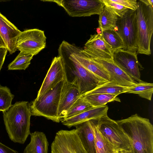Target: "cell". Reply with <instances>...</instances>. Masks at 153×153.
I'll list each match as a JSON object with an SVG mask.
<instances>
[{
	"mask_svg": "<svg viewBox=\"0 0 153 153\" xmlns=\"http://www.w3.org/2000/svg\"><path fill=\"white\" fill-rule=\"evenodd\" d=\"M137 53L149 55L151 53L150 44L153 33V7L141 0L137 1Z\"/></svg>",
	"mask_w": 153,
	"mask_h": 153,
	"instance_id": "4",
	"label": "cell"
},
{
	"mask_svg": "<svg viewBox=\"0 0 153 153\" xmlns=\"http://www.w3.org/2000/svg\"><path fill=\"white\" fill-rule=\"evenodd\" d=\"M83 98L91 105L97 107L106 105L108 102L114 101L120 102L117 96L111 94H84L82 95Z\"/></svg>",
	"mask_w": 153,
	"mask_h": 153,
	"instance_id": "23",
	"label": "cell"
},
{
	"mask_svg": "<svg viewBox=\"0 0 153 153\" xmlns=\"http://www.w3.org/2000/svg\"><path fill=\"white\" fill-rule=\"evenodd\" d=\"M30 140L24 153H48V143L43 132L35 131L30 133Z\"/></svg>",
	"mask_w": 153,
	"mask_h": 153,
	"instance_id": "19",
	"label": "cell"
},
{
	"mask_svg": "<svg viewBox=\"0 0 153 153\" xmlns=\"http://www.w3.org/2000/svg\"><path fill=\"white\" fill-rule=\"evenodd\" d=\"M14 97L9 88L0 84V111L3 112L9 108Z\"/></svg>",
	"mask_w": 153,
	"mask_h": 153,
	"instance_id": "28",
	"label": "cell"
},
{
	"mask_svg": "<svg viewBox=\"0 0 153 153\" xmlns=\"http://www.w3.org/2000/svg\"><path fill=\"white\" fill-rule=\"evenodd\" d=\"M7 48L6 45L4 42L0 35V48Z\"/></svg>",
	"mask_w": 153,
	"mask_h": 153,
	"instance_id": "33",
	"label": "cell"
},
{
	"mask_svg": "<svg viewBox=\"0 0 153 153\" xmlns=\"http://www.w3.org/2000/svg\"><path fill=\"white\" fill-rule=\"evenodd\" d=\"M58 55L64 63L65 70L74 75L82 95L94 89L106 81L84 67L70 55L61 43L58 49Z\"/></svg>",
	"mask_w": 153,
	"mask_h": 153,
	"instance_id": "3",
	"label": "cell"
},
{
	"mask_svg": "<svg viewBox=\"0 0 153 153\" xmlns=\"http://www.w3.org/2000/svg\"><path fill=\"white\" fill-rule=\"evenodd\" d=\"M97 120H91L96 153H114L117 151H120L101 133L97 125Z\"/></svg>",
	"mask_w": 153,
	"mask_h": 153,
	"instance_id": "20",
	"label": "cell"
},
{
	"mask_svg": "<svg viewBox=\"0 0 153 153\" xmlns=\"http://www.w3.org/2000/svg\"><path fill=\"white\" fill-rule=\"evenodd\" d=\"M113 56L114 62L127 75L137 82H143L140 79L139 67L141 66L137 52L119 49L113 53Z\"/></svg>",
	"mask_w": 153,
	"mask_h": 153,
	"instance_id": "11",
	"label": "cell"
},
{
	"mask_svg": "<svg viewBox=\"0 0 153 153\" xmlns=\"http://www.w3.org/2000/svg\"><path fill=\"white\" fill-rule=\"evenodd\" d=\"M153 92V84L144 82H136L130 87L126 93L138 95L140 97L151 100Z\"/></svg>",
	"mask_w": 153,
	"mask_h": 153,
	"instance_id": "25",
	"label": "cell"
},
{
	"mask_svg": "<svg viewBox=\"0 0 153 153\" xmlns=\"http://www.w3.org/2000/svg\"><path fill=\"white\" fill-rule=\"evenodd\" d=\"M101 34L105 41L111 47L113 53L118 49H124L123 40L114 29L105 30L101 32Z\"/></svg>",
	"mask_w": 153,
	"mask_h": 153,
	"instance_id": "24",
	"label": "cell"
},
{
	"mask_svg": "<svg viewBox=\"0 0 153 153\" xmlns=\"http://www.w3.org/2000/svg\"><path fill=\"white\" fill-rule=\"evenodd\" d=\"M129 88V87L121 85L113 82L109 81L102 83L92 91L84 94H100L118 96L122 93H126Z\"/></svg>",
	"mask_w": 153,
	"mask_h": 153,
	"instance_id": "21",
	"label": "cell"
},
{
	"mask_svg": "<svg viewBox=\"0 0 153 153\" xmlns=\"http://www.w3.org/2000/svg\"><path fill=\"white\" fill-rule=\"evenodd\" d=\"M46 39L43 30L36 28L25 30L18 37L17 50L36 55L45 48Z\"/></svg>",
	"mask_w": 153,
	"mask_h": 153,
	"instance_id": "10",
	"label": "cell"
},
{
	"mask_svg": "<svg viewBox=\"0 0 153 153\" xmlns=\"http://www.w3.org/2000/svg\"><path fill=\"white\" fill-rule=\"evenodd\" d=\"M85 53L91 59L104 68L109 75L110 81L121 85L129 87L136 83L115 64L113 60L99 58Z\"/></svg>",
	"mask_w": 153,
	"mask_h": 153,
	"instance_id": "14",
	"label": "cell"
},
{
	"mask_svg": "<svg viewBox=\"0 0 153 153\" xmlns=\"http://www.w3.org/2000/svg\"><path fill=\"white\" fill-rule=\"evenodd\" d=\"M81 95L76 78L74 77L71 82L66 76L64 79L58 110V116L60 121L64 118L68 110Z\"/></svg>",
	"mask_w": 153,
	"mask_h": 153,
	"instance_id": "13",
	"label": "cell"
},
{
	"mask_svg": "<svg viewBox=\"0 0 153 153\" xmlns=\"http://www.w3.org/2000/svg\"><path fill=\"white\" fill-rule=\"evenodd\" d=\"M112 1L133 10H136L138 7L137 1L136 0H112Z\"/></svg>",
	"mask_w": 153,
	"mask_h": 153,
	"instance_id": "30",
	"label": "cell"
},
{
	"mask_svg": "<svg viewBox=\"0 0 153 153\" xmlns=\"http://www.w3.org/2000/svg\"><path fill=\"white\" fill-rule=\"evenodd\" d=\"M134 153V152H132V153Z\"/></svg>",
	"mask_w": 153,
	"mask_h": 153,
	"instance_id": "37",
	"label": "cell"
},
{
	"mask_svg": "<svg viewBox=\"0 0 153 153\" xmlns=\"http://www.w3.org/2000/svg\"><path fill=\"white\" fill-rule=\"evenodd\" d=\"M6 130L13 142L23 144L30 134V104L27 101L16 102L7 111L3 112Z\"/></svg>",
	"mask_w": 153,
	"mask_h": 153,
	"instance_id": "2",
	"label": "cell"
},
{
	"mask_svg": "<svg viewBox=\"0 0 153 153\" xmlns=\"http://www.w3.org/2000/svg\"><path fill=\"white\" fill-rule=\"evenodd\" d=\"M130 139L134 153H153V126L137 114L116 121Z\"/></svg>",
	"mask_w": 153,
	"mask_h": 153,
	"instance_id": "1",
	"label": "cell"
},
{
	"mask_svg": "<svg viewBox=\"0 0 153 153\" xmlns=\"http://www.w3.org/2000/svg\"><path fill=\"white\" fill-rule=\"evenodd\" d=\"M0 153H19L0 142Z\"/></svg>",
	"mask_w": 153,
	"mask_h": 153,
	"instance_id": "32",
	"label": "cell"
},
{
	"mask_svg": "<svg viewBox=\"0 0 153 153\" xmlns=\"http://www.w3.org/2000/svg\"><path fill=\"white\" fill-rule=\"evenodd\" d=\"M94 107L81 95L68 110L63 119L73 117Z\"/></svg>",
	"mask_w": 153,
	"mask_h": 153,
	"instance_id": "27",
	"label": "cell"
},
{
	"mask_svg": "<svg viewBox=\"0 0 153 153\" xmlns=\"http://www.w3.org/2000/svg\"><path fill=\"white\" fill-rule=\"evenodd\" d=\"M75 127L86 153H96L91 120L83 122Z\"/></svg>",
	"mask_w": 153,
	"mask_h": 153,
	"instance_id": "18",
	"label": "cell"
},
{
	"mask_svg": "<svg viewBox=\"0 0 153 153\" xmlns=\"http://www.w3.org/2000/svg\"><path fill=\"white\" fill-rule=\"evenodd\" d=\"M107 7L112 13L118 17H121L129 10V9L113 1L112 0H101Z\"/></svg>",
	"mask_w": 153,
	"mask_h": 153,
	"instance_id": "29",
	"label": "cell"
},
{
	"mask_svg": "<svg viewBox=\"0 0 153 153\" xmlns=\"http://www.w3.org/2000/svg\"><path fill=\"white\" fill-rule=\"evenodd\" d=\"M67 73L61 57L59 56L53 59L50 68L38 91V99L57 84L63 80Z\"/></svg>",
	"mask_w": 153,
	"mask_h": 153,
	"instance_id": "12",
	"label": "cell"
},
{
	"mask_svg": "<svg viewBox=\"0 0 153 153\" xmlns=\"http://www.w3.org/2000/svg\"><path fill=\"white\" fill-rule=\"evenodd\" d=\"M121 151H117L115 152H114V153H120Z\"/></svg>",
	"mask_w": 153,
	"mask_h": 153,
	"instance_id": "36",
	"label": "cell"
},
{
	"mask_svg": "<svg viewBox=\"0 0 153 153\" xmlns=\"http://www.w3.org/2000/svg\"><path fill=\"white\" fill-rule=\"evenodd\" d=\"M130 152L125 151H121L120 152V153H130Z\"/></svg>",
	"mask_w": 153,
	"mask_h": 153,
	"instance_id": "35",
	"label": "cell"
},
{
	"mask_svg": "<svg viewBox=\"0 0 153 153\" xmlns=\"http://www.w3.org/2000/svg\"><path fill=\"white\" fill-rule=\"evenodd\" d=\"M141 1L145 4L153 6V0H141Z\"/></svg>",
	"mask_w": 153,
	"mask_h": 153,
	"instance_id": "34",
	"label": "cell"
},
{
	"mask_svg": "<svg viewBox=\"0 0 153 153\" xmlns=\"http://www.w3.org/2000/svg\"><path fill=\"white\" fill-rule=\"evenodd\" d=\"M123 42V50L131 52L137 50V10L130 9L121 17H118L115 30Z\"/></svg>",
	"mask_w": 153,
	"mask_h": 153,
	"instance_id": "7",
	"label": "cell"
},
{
	"mask_svg": "<svg viewBox=\"0 0 153 153\" xmlns=\"http://www.w3.org/2000/svg\"><path fill=\"white\" fill-rule=\"evenodd\" d=\"M97 124L101 133L117 149L133 152L130 139L116 121L106 115L98 119Z\"/></svg>",
	"mask_w": 153,
	"mask_h": 153,
	"instance_id": "6",
	"label": "cell"
},
{
	"mask_svg": "<svg viewBox=\"0 0 153 153\" xmlns=\"http://www.w3.org/2000/svg\"><path fill=\"white\" fill-rule=\"evenodd\" d=\"M7 51L8 50L7 48H0V71L4 63Z\"/></svg>",
	"mask_w": 153,
	"mask_h": 153,
	"instance_id": "31",
	"label": "cell"
},
{
	"mask_svg": "<svg viewBox=\"0 0 153 153\" xmlns=\"http://www.w3.org/2000/svg\"><path fill=\"white\" fill-rule=\"evenodd\" d=\"M108 109L106 105L95 107L73 117L62 119L61 121L63 125L70 128L88 121L97 120L107 115Z\"/></svg>",
	"mask_w": 153,
	"mask_h": 153,
	"instance_id": "17",
	"label": "cell"
},
{
	"mask_svg": "<svg viewBox=\"0 0 153 153\" xmlns=\"http://www.w3.org/2000/svg\"><path fill=\"white\" fill-rule=\"evenodd\" d=\"M54 2L62 7L70 16H89L99 15L105 6L101 0H41Z\"/></svg>",
	"mask_w": 153,
	"mask_h": 153,
	"instance_id": "8",
	"label": "cell"
},
{
	"mask_svg": "<svg viewBox=\"0 0 153 153\" xmlns=\"http://www.w3.org/2000/svg\"><path fill=\"white\" fill-rule=\"evenodd\" d=\"M51 148V153H86L76 129L59 131Z\"/></svg>",
	"mask_w": 153,
	"mask_h": 153,
	"instance_id": "9",
	"label": "cell"
},
{
	"mask_svg": "<svg viewBox=\"0 0 153 153\" xmlns=\"http://www.w3.org/2000/svg\"><path fill=\"white\" fill-rule=\"evenodd\" d=\"M33 55L21 51L15 59L8 65V70H25L30 64Z\"/></svg>",
	"mask_w": 153,
	"mask_h": 153,
	"instance_id": "26",
	"label": "cell"
},
{
	"mask_svg": "<svg viewBox=\"0 0 153 153\" xmlns=\"http://www.w3.org/2000/svg\"><path fill=\"white\" fill-rule=\"evenodd\" d=\"M64 79L30 104L32 115L42 116L59 123L58 113Z\"/></svg>",
	"mask_w": 153,
	"mask_h": 153,
	"instance_id": "5",
	"label": "cell"
},
{
	"mask_svg": "<svg viewBox=\"0 0 153 153\" xmlns=\"http://www.w3.org/2000/svg\"><path fill=\"white\" fill-rule=\"evenodd\" d=\"M21 31L0 12V35L11 54L17 50L16 43Z\"/></svg>",
	"mask_w": 153,
	"mask_h": 153,
	"instance_id": "16",
	"label": "cell"
},
{
	"mask_svg": "<svg viewBox=\"0 0 153 153\" xmlns=\"http://www.w3.org/2000/svg\"><path fill=\"white\" fill-rule=\"evenodd\" d=\"M83 50L87 54L96 57L113 60L111 47L103 39L101 33L91 35Z\"/></svg>",
	"mask_w": 153,
	"mask_h": 153,
	"instance_id": "15",
	"label": "cell"
},
{
	"mask_svg": "<svg viewBox=\"0 0 153 153\" xmlns=\"http://www.w3.org/2000/svg\"><path fill=\"white\" fill-rule=\"evenodd\" d=\"M118 17L105 6L99 15V28L101 32L108 30H115Z\"/></svg>",
	"mask_w": 153,
	"mask_h": 153,
	"instance_id": "22",
	"label": "cell"
}]
</instances>
